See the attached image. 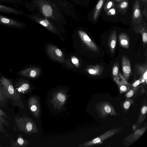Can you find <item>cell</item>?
I'll use <instances>...</instances> for the list:
<instances>
[{
	"label": "cell",
	"instance_id": "6da1fadb",
	"mask_svg": "<svg viewBox=\"0 0 147 147\" xmlns=\"http://www.w3.org/2000/svg\"><path fill=\"white\" fill-rule=\"evenodd\" d=\"M26 6L30 11L36 10L37 13L56 22H66L62 11L53 0H32L27 2Z\"/></svg>",
	"mask_w": 147,
	"mask_h": 147
},
{
	"label": "cell",
	"instance_id": "7a4b0ae2",
	"mask_svg": "<svg viewBox=\"0 0 147 147\" xmlns=\"http://www.w3.org/2000/svg\"><path fill=\"white\" fill-rule=\"evenodd\" d=\"M0 81L4 92L8 99L12 101L13 105L23 108L24 106L21 98V95L16 91L11 82L4 78H2Z\"/></svg>",
	"mask_w": 147,
	"mask_h": 147
},
{
	"label": "cell",
	"instance_id": "3957f363",
	"mask_svg": "<svg viewBox=\"0 0 147 147\" xmlns=\"http://www.w3.org/2000/svg\"><path fill=\"white\" fill-rule=\"evenodd\" d=\"M15 123L16 129L20 131L28 133L33 129L32 124L27 117L16 116L15 117Z\"/></svg>",
	"mask_w": 147,
	"mask_h": 147
},
{
	"label": "cell",
	"instance_id": "277c9868",
	"mask_svg": "<svg viewBox=\"0 0 147 147\" xmlns=\"http://www.w3.org/2000/svg\"><path fill=\"white\" fill-rule=\"evenodd\" d=\"M67 16L76 19L77 15L73 5L67 0H53Z\"/></svg>",
	"mask_w": 147,
	"mask_h": 147
},
{
	"label": "cell",
	"instance_id": "5b68a950",
	"mask_svg": "<svg viewBox=\"0 0 147 147\" xmlns=\"http://www.w3.org/2000/svg\"><path fill=\"white\" fill-rule=\"evenodd\" d=\"M120 130V128H116L109 130L104 134L86 143L84 146H89L101 144L103 141L113 136Z\"/></svg>",
	"mask_w": 147,
	"mask_h": 147
},
{
	"label": "cell",
	"instance_id": "8992f818",
	"mask_svg": "<svg viewBox=\"0 0 147 147\" xmlns=\"http://www.w3.org/2000/svg\"><path fill=\"white\" fill-rule=\"evenodd\" d=\"M0 25L17 29L23 28L26 26L21 21L1 14H0Z\"/></svg>",
	"mask_w": 147,
	"mask_h": 147
},
{
	"label": "cell",
	"instance_id": "52a82bcc",
	"mask_svg": "<svg viewBox=\"0 0 147 147\" xmlns=\"http://www.w3.org/2000/svg\"><path fill=\"white\" fill-rule=\"evenodd\" d=\"M97 109L101 117L103 118L108 115H118L112 105L107 102H105L100 104L98 106Z\"/></svg>",
	"mask_w": 147,
	"mask_h": 147
},
{
	"label": "cell",
	"instance_id": "ba28073f",
	"mask_svg": "<svg viewBox=\"0 0 147 147\" xmlns=\"http://www.w3.org/2000/svg\"><path fill=\"white\" fill-rule=\"evenodd\" d=\"M78 32L82 40L90 49L94 52L97 53L99 52L97 45L85 32L81 30H78Z\"/></svg>",
	"mask_w": 147,
	"mask_h": 147
},
{
	"label": "cell",
	"instance_id": "9c48e42d",
	"mask_svg": "<svg viewBox=\"0 0 147 147\" xmlns=\"http://www.w3.org/2000/svg\"><path fill=\"white\" fill-rule=\"evenodd\" d=\"M121 67L123 76L127 81L130 74L131 69L130 60L125 56H123L122 58Z\"/></svg>",
	"mask_w": 147,
	"mask_h": 147
},
{
	"label": "cell",
	"instance_id": "30bf717a",
	"mask_svg": "<svg viewBox=\"0 0 147 147\" xmlns=\"http://www.w3.org/2000/svg\"><path fill=\"white\" fill-rule=\"evenodd\" d=\"M147 127L137 129L134 133L127 137L125 139V142L127 143H133L138 140L144 133L146 130Z\"/></svg>",
	"mask_w": 147,
	"mask_h": 147
},
{
	"label": "cell",
	"instance_id": "8fae6325",
	"mask_svg": "<svg viewBox=\"0 0 147 147\" xmlns=\"http://www.w3.org/2000/svg\"><path fill=\"white\" fill-rule=\"evenodd\" d=\"M0 12L7 14L22 16L24 13L22 10L0 4Z\"/></svg>",
	"mask_w": 147,
	"mask_h": 147
},
{
	"label": "cell",
	"instance_id": "7c38bea8",
	"mask_svg": "<svg viewBox=\"0 0 147 147\" xmlns=\"http://www.w3.org/2000/svg\"><path fill=\"white\" fill-rule=\"evenodd\" d=\"M117 41V37L116 31L113 30L110 35L108 40V45L111 52L113 53Z\"/></svg>",
	"mask_w": 147,
	"mask_h": 147
},
{
	"label": "cell",
	"instance_id": "4fadbf2b",
	"mask_svg": "<svg viewBox=\"0 0 147 147\" xmlns=\"http://www.w3.org/2000/svg\"><path fill=\"white\" fill-rule=\"evenodd\" d=\"M88 73L90 75L96 76L101 75L103 72V67L101 65H92L87 69Z\"/></svg>",
	"mask_w": 147,
	"mask_h": 147
},
{
	"label": "cell",
	"instance_id": "5bb4252c",
	"mask_svg": "<svg viewBox=\"0 0 147 147\" xmlns=\"http://www.w3.org/2000/svg\"><path fill=\"white\" fill-rule=\"evenodd\" d=\"M120 46L123 48L128 49L129 47V39L128 36L125 33H121L118 36Z\"/></svg>",
	"mask_w": 147,
	"mask_h": 147
},
{
	"label": "cell",
	"instance_id": "9a60e30c",
	"mask_svg": "<svg viewBox=\"0 0 147 147\" xmlns=\"http://www.w3.org/2000/svg\"><path fill=\"white\" fill-rule=\"evenodd\" d=\"M138 74L140 78L145 80L146 82L147 80V65L146 63L143 65H138L136 66Z\"/></svg>",
	"mask_w": 147,
	"mask_h": 147
},
{
	"label": "cell",
	"instance_id": "2e32d148",
	"mask_svg": "<svg viewBox=\"0 0 147 147\" xmlns=\"http://www.w3.org/2000/svg\"><path fill=\"white\" fill-rule=\"evenodd\" d=\"M11 146L12 147H25L28 144V142L23 138L21 134H19L18 135L15 141H13L11 139Z\"/></svg>",
	"mask_w": 147,
	"mask_h": 147
},
{
	"label": "cell",
	"instance_id": "e0dca14e",
	"mask_svg": "<svg viewBox=\"0 0 147 147\" xmlns=\"http://www.w3.org/2000/svg\"><path fill=\"white\" fill-rule=\"evenodd\" d=\"M145 103L143 104L140 108L139 118L136 123L139 127L141 125L146 117L147 106L146 104Z\"/></svg>",
	"mask_w": 147,
	"mask_h": 147
},
{
	"label": "cell",
	"instance_id": "ac0fdd59",
	"mask_svg": "<svg viewBox=\"0 0 147 147\" xmlns=\"http://www.w3.org/2000/svg\"><path fill=\"white\" fill-rule=\"evenodd\" d=\"M14 86L16 91L20 95L22 93L24 94L27 92L29 88L28 84L20 82L17 83Z\"/></svg>",
	"mask_w": 147,
	"mask_h": 147
},
{
	"label": "cell",
	"instance_id": "d6986e66",
	"mask_svg": "<svg viewBox=\"0 0 147 147\" xmlns=\"http://www.w3.org/2000/svg\"><path fill=\"white\" fill-rule=\"evenodd\" d=\"M113 79L118 86L122 85L129 84L131 83L127 81L120 71H119L117 75Z\"/></svg>",
	"mask_w": 147,
	"mask_h": 147
},
{
	"label": "cell",
	"instance_id": "ffe728a7",
	"mask_svg": "<svg viewBox=\"0 0 147 147\" xmlns=\"http://www.w3.org/2000/svg\"><path fill=\"white\" fill-rule=\"evenodd\" d=\"M105 0H99L95 8L93 14L94 21L96 20L99 16Z\"/></svg>",
	"mask_w": 147,
	"mask_h": 147
},
{
	"label": "cell",
	"instance_id": "44dd1931",
	"mask_svg": "<svg viewBox=\"0 0 147 147\" xmlns=\"http://www.w3.org/2000/svg\"><path fill=\"white\" fill-rule=\"evenodd\" d=\"M133 18L134 20H140L142 15L139 6L138 1H136L134 5L133 14Z\"/></svg>",
	"mask_w": 147,
	"mask_h": 147
},
{
	"label": "cell",
	"instance_id": "7402d4cb",
	"mask_svg": "<svg viewBox=\"0 0 147 147\" xmlns=\"http://www.w3.org/2000/svg\"><path fill=\"white\" fill-rule=\"evenodd\" d=\"M137 29L136 31V33H140L141 34L143 43L145 45H146L147 42V30L144 27L141 26H139Z\"/></svg>",
	"mask_w": 147,
	"mask_h": 147
},
{
	"label": "cell",
	"instance_id": "603a6c76",
	"mask_svg": "<svg viewBox=\"0 0 147 147\" xmlns=\"http://www.w3.org/2000/svg\"><path fill=\"white\" fill-rule=\"evenodd\" d=\"M8 99L4 93L2 86H0V106L5 107L7 103Z\"/></svg>",
	"mask_w": 147,
	"mask_h": 147
},
{
	"label": "cell",
	"instance_id": "cb8c5ba5",
	"mask_svg": "<svg viewBox=\"0 0 147 147\" xmlns=\"http://www.w3.org/2000/svg\"><path fill=\"white\" fill-rule=\"evenodd\" d=\"M142 86H138L132 88L129 90L125 95V97L127 98H129L133 96L139 90L141 87Z\"/></svg>",
	"mask_w": 147,
	"mask_h": 147
},
{
	"label": "cell",
	"instance_id": "d4e9b609",
	"mask_svg": "<svg viewBox=\"0 0 147 147\" xmlns=\"http://www.w3.org/2000/svg\"><path fill=\"white\" fill-rule=\"evenodd\" d=\"M134 102V100L133 99L127 98L122 103V107L123 110L125 111H128L131 105Z\"/></svg>",
	"mask_w": 147,
	"mask_h": 147
},
{
	"label": "cell",
	"instance_id": "484cf974",
	"mask_svg": "<svg viewBox=\"0 0 147 147\" xmlns=\"http://www.w3.org/2000/svg\"><path fill=\"white\" fill-rule=\"evenodd\" d=\"M131 83L129 84L122 85L118 86L120 94L127 92L131 89Z\"/></svg>",
	"mask_w": 147,
	"mask_h": 147
},
{
	"label": "cell",
	"instance_id": "4316f807",
	"mask_svg": "<svg viewBox=\"0 0 147 147\" xmlns=\"http://www.w3.org/2000/svg\"><path fill=\"white\" fill-rule=\"evenodd\" d=\"M7 116L5 113L0 109V119L3 125H8L9 123L7 120Z\"/></svg>",
	"mask_w": 147,
	"mask_h": 147
},
{
	"label": "cell",
	"instance_id": "83f0119b",
	"mask_svg": "<svg viewBox=\"0 0 147 147\" xmlns=\"http://www.w3.org/2000/svg\"><path fill=\"white\" fill-rule=\"evenodd\" d=\"M119 70V64L118 62H116L113 65L112 71L113 78L115 77L118 74Z\"/></svg>",
	"mask_w": 147,
	"mask_h": 147
},
{
	"label": "cell",
	"instance_id": "f1b7e54d",
	"mask_svg": "<svg viewBox=\"0 0 147 147\" xmlns=\"http://www.w3.org/2000/svg\"><path fill=\"white\" fill-rule=\"evenodd\" d=\"M143 83H146V84L147 82L142 78H140L139 79L136 80L133 83H131V88H132L136 87L138 86L140 84Z\"/></svg>",
	"mask_w": 147,
	"mask_h": 147
},
{
	"label": "cell",
	"instance_id": "f546056e",
	"mask_svg": "<svg viewBox=\"0 0 147 147\" xmlns=\"http://www.w3.org/2000/svg\"><path fill=\"white\" fill-rule=\"evenodd\" d=\"M0 2L18 4L21 3L22 2V1L21 0H0Z\"/></svg>",
	"mask_w": 147,
	"mask_h": 147
},
{
	"label": "cell",
	"instance_id": "4dcf8cb0",
	"mask_svg": "<svg viewBox=\"0 0 147 147\" xmlns=\"http://www.w3.org/2000/svg\"><path fill=\"white\" fill-rule=\"evenodd\" d=\"M3 123L2 121L0 119V131L3 133L6 137L9 136L7 132L5 130L3 126Z\"/></svg>",
	"mask_w": 147,
	"mask_h": 147
},
{
	"label": "cell",
	"instance_id": "1f68e13d",
	"mask_svg": "<svg viewBox=\"0 0 147 147\" xmlns=\"http://www.w3.org/2000/svg\"><path fill=\"white\" fill-rule=\"evenodd\" d=\"M58 99L61 102H64L66 100V98L64 95L61 93H59L57 95Z\"/></svg>",
	"mask_w": 147,
	"mask_h": 147
},
{
	"label": "cell",
	"instance_id": "d6a6232c",
	"mask_svg": "<svg viewBox=\"0 0 147 147\" xmlns=\"http://www.w3.org/2000/svg\"><path fill=\"white\" fill-rule=\"evenodd\" d=\"M113 3L111 1H110L108 2L104 7V9L105 11L107 10L110 8H111L113 6Z\"/></svg>",
	"mask_w": 147,
	"mask_h": 147
},
{
	"label": "cell",
	"instance_id": "836d02e7",
	"mask_svg": "<svg viewBox=\"0 0 147 147\" xmlns=\"http://www.w3.org/2000/svg\"><path fill=\"white\" fill-rule=\"evenodd\" d=\"M128 3L126 1H123L120 4L119 7L122 9L126 8L128 5Z\"/></svg>",
	"mask_w": 147,
	"mask_h": 147
},
{
	"label": "cell",
	"instance_id": "e575fe53",
	"mask_svg": "<svg viewBox=\"0 0 147 147\" xmlns=\"http://www.w3.org/2000/svg\"><path fill=\"white\" fill-rule=\"evenodd\" d=\"M115 10L114 8H112L109 10L107 12V14L109 15H113L115 13Z\"/></svg>",
	"mask_w": 147,
	"mask_h": 147
},
{
	"label": "cell",
	"instance_id": "d590c367",
	"mask_svg": "<svg viewBox=\"0 0 147 147\" xmlns=\"http://www.w3.org/2000/svg\"><path fill=\"white\" fill-rule=\"evenodd\" d=\"M30 104L31 110L32 112L35 111L37 109L36 106L34 105H32L30 103Z\"/></svg>",
	"mask_w": 147,
	"mask_h": 147
},
{
	"label": "cell",
	"instance_id": "8d00e7d4",
	"mask_svg": "<svg viewBox=\"0 0 147 147\" xmlns=\"http://www.w3.org/2000/svg\"><path fill=\"white\" fill-rule=\"evenodd\" d=\"M55 53L56 55L58 56H61L62 55L61 51L59 49H57L55 50Z\"/></svg>",
	"mask_w": 147,
	"mask_h": 147
},
{
	"label": "cell",
	"instance_id": "74e56055",
	"mask_svg": "<svg viewBox=\"0 0 147 147\" xmlns=\"http://www.w3.org/2000/svg\"><path fill=\"white\" fill-rule=\"evenodd\" d=\"M72 63L75 64H78V59L76 58H74L72 59Z\"/></svg>",
	"mask_w": 147,
	"mask_h": 147
},
{
	"label": "cell",
	"instance_id": "f35d334b",
	"mask_svg": "<svg viewBox=\"0 0 147 147\" xmlns=\"http://www.w3.org/2000/svg\"><path fill=\"white\" fill-rule=\"evenodd\" d=\"M73 3L76 4L77 5H80L81 4V3L79 1V0H70Z\"/></svg>",
	"mask_w": 147,
	"mask_h": 147
},
{
	"label": "cell",
	"instance_id": "ab89813d",
	"mask_svg": "<svg viewBox=\"0 0 147 147\" xmlns=\"http://www.w3.org/2000/svg\"><path fill=\"white\" fill-rule=\"evenodd\" d=\"M30 76L32 77H34L36 75V72L34 70H32L30 74Z\"/></svg>",
	"mask_w": 147,
	"mask_h": 147
},
{
	"label": "cell",
	"instance_id": "60d3db41",
	"mask_svg": "<svg viewBox=\"0 0 147 147\" xmlns=\"http://www.w3.org/2000/svg\"><path fill=\"white\" fill-rule=\"evenodd\" d=\"M122 0H115V1L117 2H118L121 1Z\"/></svg>",
	"mask_w": 147,
	"mask_h": 147
},
{
	"label": "cell",
	"instance_id": "b9f144b4",
	"mask_svg": "<svg viewBox=\"0 0 147 147\" xmlns=\"http://www.w3.org/2000/svg\"><path fill=\"white\" fill-rule=\"evenodd\" d=\"M79 1L81 2V3L82 1H84V0H79Z\"/></svg>",
	"mask_w": 147,
	"mask_h": 147
},
{
	"label": "cell",
	"instance_id": "7bdbcfd3",
	"mask_svg": "<svg viewBox=\"0 0 147 147\" xmlns=\"http://www.w3.org/2000/svg\"><path fill=\"white\" fill-rule=\"evenodd\" d=\"M144 1H146V0H143Z\"/></svg>",
	"mask_w": 147,
	"mask_h": 147
},
{
	"label": "cell",
	"instance_id": "ee69618b",
	"mask_svg": "<svg viewBox=\"0 0 147 147\" xmlns=\"http://www.w3.org/2000/svg\"><path fill=\"white\" fill-rule=\"evenodd\" d=\"M110 0H107V1H110Z\"/></svg>",
	"mask_w": 147,
	"mask_h": 147
},
{
	"label": "cell",
	"instance_id": "f6af8a7d",
	"mask_svg": "<svg viewBox=\"0 0 147 147\" xmlns=\"http://www.w3.org/2000/svg\"><path fill=\"white\" fill-rule=\"evenodd\" d=\"M2 146L0 145V147H2Z\"/></svg>",
	"mask_w": 147,
	"mask_h": 147
}]
</instances>
